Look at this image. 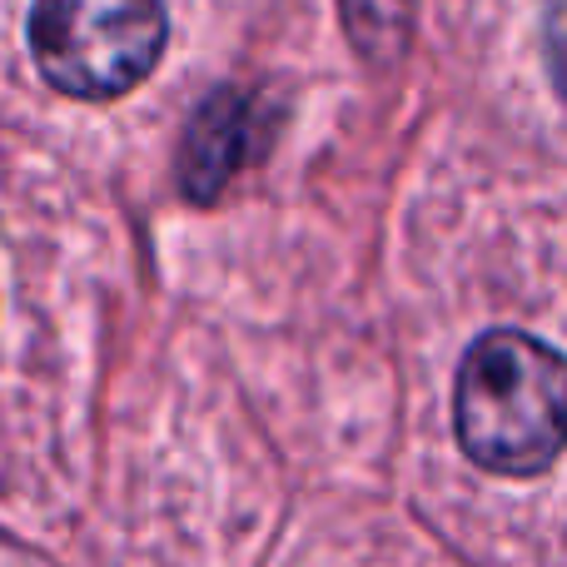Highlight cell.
<instances>
[{"label": "cell", "instance_id": "obj_2", "mask_svg": "<svg viewBox=\"0 0 567 567\" xmlns=\"http://www.w3.org/2000/svg\"><path fill=\"white\" fill-rule=\"evenodd\" d=\"M169 40L159 0H35L30 60L70 100H120L155 75Z\"/></svg>", "mask_w": 567, "mask_h": 567}, {"label": "cell", "instance_id": "obj_5", "mask_svg": "<svg viewBox=\"0 0 567 567\" xmlns=\"http://www.w3.org/2000/svg\"><path fill=\"white\" fill-rule=\"evenodd\" d=\"M538 55L567 105V0H538Z\"/></svg>", "mask_w": 567, "mask_h": 567}, {"label": "cell", "instance_id": "obj_3", "mask_svg": "<svg viewBox=\"0 0 567 567\" xmlns=\"http://www.w3.org/2000/svg\"><path fill=\"white\" fill-rule=\"evenodd\" d=\"M255 135H259V105L239 90H219L199 105V115L189 120L185 135V155H179V175H185L189 195H215L229 185L239 165L255 155Z\"/></svg>", "mask_w": 567, "mask_h": 567}, {"label": "cell", "instance_id": "obj_1", "mask_svg": "<svg viewBox=\"0 0 567 567\" xmlns=\"http://www.w3.org/2000/svg\"><path fill=\"white\" fill-rule=\"evenodd\" d=\"M453 429L478 468L528 478L567 453V359L518 329H493L463 353Z\"/></svg>", "mask_w": 567, "mask_h": 567}, {"label": "cell", "instance_id": "obj_4", "mask_svg": "<svg viewBox=\"0 0 567 567\" xmlns=\"http://www.w3.org/2000/svg\"><path fill=\"white\" fill-rule=\"evenodd\" d=\"M413 6L419 0H339L343 30H349L353 50L373 65H393L409 50L413 35Z\"/></svg>", "mask_w": 567, "mask_h": 567}]
</instances>
